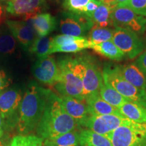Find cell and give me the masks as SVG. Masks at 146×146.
Wrapping results in <instances>:
<instances>
[{
  "mask_svg": "<svg viewBox=\"0 0 146 146\" xmlns=\"http://www.w3.org/2000/svg\"><path fill=\"white\" fill-rule=\"evenodd\" d=\"M78 126L75 120L66 112L61 98L50 91L43 116L36 127L39 137H56L75 130Z\"/></svg>",
  "mask_w": 146,
  "mask_h": 146,
  "instance_id": "cell-1",
  "label": "cell"
},
{
  "mask_svg": "<svg viewBox=\"0 0 146 146\" xmlns=\"http://www.w3.org/2000/svg\"><path fill=\"white\" fill-rule=\"evenodd\" d=\"M50 90L31 84L22 100L18 111V131L27 134L35 129L43 116Z\"/></svg>",
  "mask_w": 146,
  "mask_h": 146,
  "instance_id": "cell-2",
  "label": "cell"
},
{
  "mask_svg": "<svg viewBox=\"0 0 146 146\" xmlns=\"http://www.w3.org/2000/svg\"><path fill=\"white\" fill-rule=\"evenodd\" d=\"M59 77L54 85L55 89L62 96H68L85 100L83 84L72 62V57L66 56L58 60Z\"/></svg>",
  "mask_w": 146,
  "mask_h": 146,
  "instance_id": "cell-3",
  "label": "cell"
},
{
  "mask_svg": "<svg viewBox=\"0 0 146 146\" xmlns=\"http://www.w3.org/2000/svg\"><path fill=\"white\" fill-rule=\"evenodd\" d=\"M72 58L74 68L83 81L85 98L90 95L100 94L103 76L94 58L89 55Z\"/></svg>",
  "mask_w": 146,
  "mask_h": 146,
  "instance_id": "cell-4",
  "label": "cell"
},
{
  "mask_svg": "<svg viewBox=\"0 0 146 146\" xmlns=\"http://www.w3.org/2000/svg\"><path fill=\"white\" fill-rule=\"evenodd\" d=\"M103 80L131 102L146 108V91L137 88L125 79L118 66H108L102 72Z\"/></svg>",
  "mask_w": 146,
  "mask_h": 146,
  "instance_id": "cell-5",
  "label": "cell"
},
{
  "mask_svg": "<svg viewBox=\"0 0 146 146\" xmlns=\"http://www.w3.org/2000/svg\"><path fill=\"white\" fill-rule=\"evenodd\" d=\"M105 137L113 146H146V123L131 120L127 125L117 128Z\"/></svg>",
  "mask_w": 146,
  "mask_h": 146,
  "instance_id": "cell-6",
  "label": "cell"
},
{
  "mask_svg": "<svg viewBox=\"0 0 146 146\" xmlns=\"http://www.w3.org/2000/svg\"><path fill=\"white\" fill-rule=\"evenodd\" d=\"M112 41L125 57L134 59L143 52L144 43L138 34L128 29L114 28Z\"/></svg>",
  "mask_w": 146,
  "mask_h": 146,
  "instance_id": "cell-7",
  "label": "cell"
},
{
  "mask_svg": "<svg viewBox=\"0 0 146 146\" xmlns=\"http://www.w3.org/2000/svg\"><path fill=\"white\" fill-rule=\"evenodd\" d=\"M112 20L114 28L126 29L138 35L143 34L146 31V17L126 7L113 8Z\"/></svg>",
  "mask_w": 146,
  "mask_h": 146,
  "instance_id": "cell-8",
  "label": "cell"
},
{
  "mask_svg": "<svg viewBox=\"0 0 146 146\" xmlns=\"http://www.w3.org/2000/svg\"><path fill=\"white\" fill-rule=\"evenodd\" d=\"M60 20V29L62 35L83 36L88 33L94 23L91 18L85 15L65 12Z\"/></svg>",
  "mask_w": 146,
  "mask_h": 146,
  "instance_id": "cell-9",
  "label": "cell"
},
{
  "mask_svg": "<svg viewBox=\"0 0 146 146\" xmlns=\"http://www.w3.org/2000/svg\"><path fill=\"white\" fill-rule=\"evenodd\" d=\"M131 120L114 114L91 115L83 127L102 135L106 136L121 126L127 125Z\"/></svg>",
  "mask_w": 146,
  "mask_h": 146,
  "instance_id": "cell-10",
  "label": "cell"
},
{
  "mask_svg": "<svg viewBox=\"0 0 146 146\" xmlns=\"http://www.w3.org/2000/svg\"><path fill=\"white\" fill-rule=\"evenodd\" d=\"M31 71L36 79L45 85H54L59 77L58 63L50 56L38 59L32 66Z\"/></svg>",
  "mask_w": 146,
  "mask_h": 146,
  "instance_id": "cell-11",
  "label": "cell"
},
{
  "mask_svg": "<svg viewBox=\"0 0 146 146\" xmlns=\"http://www.w3.org/2000/svg\"><path fill=\"white\" fill-rule=\"evenodd\" d=\"M46 0H9L6 3V12L10 15L24 18L30 17L46 10Z\"/></svg>",
  "mask_w": 146,
  "mask_h": 146,
  "instance_id": "cell-12",
  "label": "cell"
},
{
  "mask_svg": "<svg viewBox=\"0 0 146 146\" xmlns=\"http://www.w3.org/2000/svg\"><path fill=\"white\" fill-rule=\"evenodd\" d=\"M23 100L21 91L16 89L3 91L0 94V115L3 120H10L17 117Z\"/></svg>",
  "mask_w": 146,
  "mask_h": 146,
  "instance_id": "cell-13",
  "label": "cell"
},
{
  "mask_svg": "<svg viewBox=\"0 0 146 146\" xmlns=\"http://www.w3.org/2000/svg\"><path fill=\"white\" fill-rule=\"evenodd\" d=\"M5 25L9 31L21 45L24 50H29L36 37L35 32L32 27L25 21H21L6 20Z\"/></svg>",
  "mask_w": 146,
  "mask_h": 146,
  "instance_id": "cell-14",
  "label": "cell"
},
{
  "mask_svg": "<svg viewBox=\"0 0 146 146\" xmlns=\"http://www.w3.org/2000/svg\"><path fill=\"white\" fill-rule=\"evenodd\" d=\"M60 98L66 112L75 120L78 125L84 126L91 115L85 100H78L68 96H62Z\"/></svg>",
  "mask_w": 146,
  "mask_h": 146,
  "instance_id": "cell-15",
  "label": "cell"
},
{
  "mask_svg": "<svg viewBox=\"0 0 146 146\" xmlns=\"http://www.w3.org/2000/svg\"><path fill=\"white\" fill-rule=\"evenodd\" d=\"M24 21L35 32L36 36H46L56 29V18L47 12H42L30 17L24 18Z\"/></svg>",
  "mask_w": 146,
  "mask_h": 146,
  "instance_id": "cell-16",
  "label": "cell"
},
{
  "mask_svg": "<svg viewBox=\"0 0 146 146\" xmlns=\"http://www.w3.org/2000/svg\"><path fill=\"white\" fill-rule=\"evenodd\" d=\"M85 101L91 115L114 114L116 116H123L120 114L118 108L109 104L102 99L100 94L90 95L86 97Z\"/></svg>",
  "mask_w": 146,
  "mask_h": 146,
  "instance_id": "cell-17",
  "label": "cell"
},
{
  "mask_svg": "<svg viewBox=\"0 0 146 146\" xmlns=\"http://www.w3.org/2000/svg\"><path fill=\"white\" fill-rule=\"evenodd\" d=\"M119 67L120 72L125 80L137 88L146 91V76L135 64Z\"/></svg>",
  "mask_w": 146,
  "mask_h": 146,
  "instance_id": "cell-18",
  "label": "cell"
},
{
  "mask_svg": "<svg viewBox=\"0 0 146 146\" xmlns=\"http://www.w3.org/2000/svg\"><path fill=\"white\" fill-rule=\"evenodd\" d=\"M124 117L137 123H146V108L134 103L128 102L118 108Z\"/></svg>",
  "mask_w": 146,
  "mask_h": 146,
  "instance_id": "cell-19",
  "label": "cell"
},
{
  "mask_svg": "<svg viewBox=\"0 0 146 146\" xmlns=\"http://www.w3.org/2000/svg\"><path fill=\"white\" fill-rule=\"evenodd\" d=\"M100 96L104 101L116 108H119L126 102L130 100L120 95L107 82L103 81L100 89Z\"/></svg>",
  "mask_w": 146,
  "mask_h": 146,
  "instance_id": "cell-20",
  "label": "cell"
},
{
  "mask_svg": "<svg viewBox=\"0 0 146 146\" xmlns=\"http://www.w3.org/2000/svg\"><path fill=\"white\" fill-rule=\"evenodd\" d=\"M91 49L98 54L115 61L123 60L125 56L112 41H106L100 43H91Z\"/></svg>",
  "mask_w": 146,
  "mask_h": 146,
  "instance_id": "cell-21",
  "label": "cell"
},
{
  "mask_svg": "<svg viewBox=\"0 0 146 146\" xmlns=\"http://www.w3.org/2000/svg\"><path fill=\"white\" fill-rule=\"evenodd\" d=\"M79 145L81 146H113L109 139L91 130H83L80 132Z\"/></svg>",
  "mask_w": 146,
  "mask_h": 146,
  "instance_id": "cell-22",
  "label": "cell"
},
{
  "mask_svg": "<svg viewBox=\"0 0 146 146\" xmlns=\"http://www.w3.org/2000/svg\"><path fill=\"white\" fill-rule=\"evenodd\" d=\"M112 7L101 3L93 14L91 20L96 26L107 28L113 26L112 20ZM114 27V26H113Z\"/></svg>",
  "mask_w": 146,
  "mask_h": 146,
  "instance_id": "cell-23",
  "label": "cell"
},
{
  "mask_svg": "<svg viewBox=\"0 0 146 146\" xmlns=\"http://www.w3.org/2000/svg\"><path fill=\"white\" fill-rule=\"evenodd\" d=\"M79 135L80 133L75 129L56 137L46 139L44 146H76L79 144Z\"/></svg>",
  "mask_w": 146,
  "mask_h": 146,
  "instance_id": "cell-24",
  "label": "cell"
},
{
  "mask_svg": "<svg viewBox=\"0 0 146 146\" xmlns=\"http://www.w3.org/2000/svg\"><path fill=\"white\" fill-rule=\"evenodd\" d=\"M52 37L51 36H36L29 52L35 55L38 59L44 58L50 56L52 49Z\"/></svg>",
  "mask_w": 146,
  "mask_h": 146,
  "instance_id": "cell-25",
  "label": "cell"
},
{
  "mask_svg": "<svg viewBox=\"0 0 146 146\" xmlns=\"http://www.w3.org/2000/svg\"><path fill=\"white\" fill-rule=\"evenodd\" d=\"M114 29L107 27L103 28L96 25L91 28L88 33V39L94 43H100L103 42L112 41Z\"/></svg>",
  "mask_w": 146,
  "mask_h": 146,
  "instance_id": "cell-26",
  "label": "cell"
},
{
  "mask_svg": "<svg viewBox=\"0 0 146 146\" xmlns=\"http://www.w3.org/2000/svg\"><path fill=\"white\" fill-rule=\"evenodd\" d=\"M91 42L89 41L87 38L81 36L78 39L65 43L56 49L54 53L64 52V53H75L83 51L86 49L91 48Z\"/></svg>",
  "mask_w": 146,
  "mask_h": 146,
  "instance_id": "cell-27",
  "label": "cell"
},
{
  "mask_svg": "<svg viewBox=\"0 0 146 146\" xmlns=\"http://www.w3.org/2000/svg\"><path fill=\"white\" fill-rule=\"evenodd\" d=\"M16 49V40L11 33L0 32V54H12Z\"/></svg>",
  "mask_w": 146,
  "mask_h": 146,
  "instance_id": "cell-28",
  "label": "cell"
},
{
  "mask_svg": "<svg viewBox=\"0 0 146 146\" xmlns=\"http://www.w3.org/2000/svg\"><path fill=\"white\" fill-rule=\"evenodd\" d=\"M91 1V0H63L62 6L66 12L85 15L87 5Z\"/></svg>",
  "mask_w": 146,
  "mask_h": 146,
  "instance_id": "cell-29",
  "label": "cell"
},
{
  "mask_svg": "<svg viewBox=\"0 0 146 146\" xmlns=\"http://www.w3.org/2000/svg\"><path fill=\"white\" fill-rule=\"evenodd\" d=\"M10 146H43V139L35 135H17L12 139Z\"/></svg>",
  "mask_w": 146,
  "mask_h": 146,
  "instance_id": "cell-30",
  "label": "cell"
},
{
  "mask_svg": "<svg viewBox=\"0 0 146 146\" xmlns=\"http://www.w3.org/2000/svg\"><path fill=\"white\" fill-rule=\"evenodd\" d=\"M118 7H126L136 14L146 17V0H129L125 4Z\"/></svg>",
  "mask_w": 146,
  "mask_h": 146,
  "instance_id": "cell-31",
  "label": "cell"
},
{
  "mask_svg": "<svg viewBox=\"0 0 146 146\" xmlns=\"http://www.w3.org/2000/svg\"><path fill=\"white\" fill-rule=\"evenodd\" d=\"M10 84V79L7 75L6 72L3 70H0V94L5 91Z\"/></svg>",
  "mask_w": 146,
  "mask_h": 146,
  "instance_id": "cell-32",
  "label": "cell"
},
{
  "mask_svg": "<svg viewBox=\"0 0 146 146\" xmlns=\"http://www.w3.org/2000/svg\"><path fill=\"white\" fill-rule=\"evenodd\" d=\"M135 64L146 76V50L139 56Z\"/></svg>",
  "mask_w": 146,
  "mask_h": 146,
  "instance_id": "cell-33",
  "label": "cell"
},
{
  "mask_svg": "<svg viewBox=\"0 0 146 146\" xmlns=\"http://www.w3.org/2000/svg\"><path fill=\"white\" fill-rule=\"evenodd\" d=\"M5 12H6V10L4 6L0 3V27L2 25L3 23H5Z\"/></svg>",
  "mask_w": 146,
  "mask_h": 146,
  "instance_id": "cell-34",
  "label": "cell"
},
{
  "mask_svg": "<svg viewBox=\"0 0 146 146\" xmlns=\"http://www.w3.org/2000/svg\"><path fill=\"white\" fill-rule=\"evenodd\" d=\"M129 1V0H114L115 7L120 6V5L125 4V3H126Z\"/></svg>",
  "mask_w": 146,
  "mask_h": 146,
  "instance_id": "cell-35",
  "label": "cell"
},
{
  "mask_svg": "<svg viewBox=\"0 0 146 146\" xmlns=\"http://www.w3.org/2000/svg\"><path fill=\"white\" fill-rule=\"evenodd\" d=\"M3 134V119L1 118V115H0V138L1 137Z\"/></svg>",
  "mask_w": 146,
  "mask_h": 146,
  "instance_id": "cell-36",
  "label": "cell"
},
{
  "mask_svg": "<svg viewBox=\"0 0 146 146\" xmlns=\"http://www.w3.org/2000/svg\"><path fill=\"white\" fill-rule=\"evenodd\" d=\"M9 1V0H0V3H7Z\"/></svg>",
  "mask_w": 146,
  "mask_h": 146,
  "instance_id": "cell-37",
  "label": "cell"
},
{
  "mask_svg": "<svg viewBox=\"0 0 146 146\" xmlns=\"http://www.w3.org/2000/svg\"><path fill=\"white\" fill-rule=\"evenodd\" d=\"M0 146H6V145H5V144L3 143V142H2V141H1V140H0Z\"/></svg>",
  "mask_w": 146,
  "mask_h": 146,
  "instance_id": "cell-38",
  "label": "cell"
},
{
  "mask_svg": "<svg viewBox=\"0 0 146 146\" xmlns=\"http://www.w3.org/2000/svg\"><path fill=\"white\" fill-rule=\"evenodd\" d=\"M96 1H100V2H101V1H102V0H96Z\"/></svg>",
  "mask_w": 146,
  "mask_h": 146,
  "instance_id": "cell-39",
  "label": "cell"
}]
</instances>
